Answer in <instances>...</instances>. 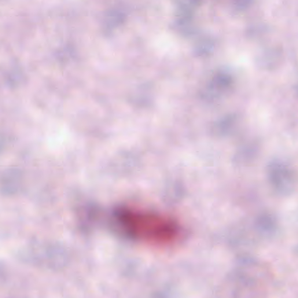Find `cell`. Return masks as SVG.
I'll use <instances>...</instances> for the list:
<instances>
[{
  "label": "cell",
  "instance_id": "2",
  "mask_svg": "<svg viewBox=\"0 0 298 298\" xmlns=\"http://www.w3.org/2000/svg\"><path fill=\"white\" fill-rule=\"evenodd\" d=\"M232 82H233V79L230 75L220 72L218 74L215 75L213 78L211 84H210L209 90L223 91L229 89Z\"/></svg>",
  "mask_w": 298,
  "mask_h": 298
},
{
  "label": "cell",
  "instance_id": "1",
  "mask_svg": "<svg viewBox=\"0 0 298 298\" xmlns=\"http://www.w3.org/2000/svg\"><path fill=\"white\" fill-rule=\"evenodd\" d=\"M115 219L129 237L150 245H171L178 241L181 233L177 221L149 210L123 207L116 212Z\"/></svg>",
  "mask_w": 298,
  "mask_h": 298
}]
</instances>
